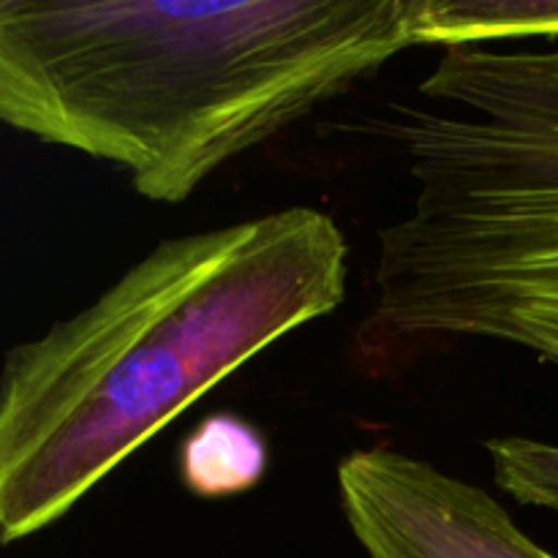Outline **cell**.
I'll use <instances>...</instances> for the list:
<instances>
[{"label": "cell", "mask_w": 558, "mask_h": 558, "mask_svg": "<svg viewBox=\"0 0 558 558\" xmlns=\"http://www.w3.org/2000/svg\"><path fill=\"white\" fill-rule=\"evenodd\" d=\"M423 0H0V123L180 205L420 47Z\"/></svg>", "instance_id": "cell-1"}, {"label": "cell", "mask_w": 558, "mask_h": 558, "mask_svg": "<svg viewBox=\"0 0 558 558\" xmlns=\"http://www.w3.org/2000/svg\"><path fill=\"white\" fill-rule=\"evenodd\" d=\"M349 243L314 207L161 240L0 368V545L63 521L227 376L332 314Z\"/></svg>", "instance_id": "cell-2"}, {"label": "cell", "mask_w": 558, "mask_h": 558, "mask_svg": "<svg viewBox=\"0 0 558 558\" xmlns=\"http://www.w3.org/2000/svg\"><path fill=\"white\" fill-rule=\"evenodd\" d=\"M417 90L450 112L407 107L385 129L417 191L379 229L365 349L477 338L558 368V41L445 49ZM483 447L512 501L558 515V445Z\"/></svg>", "instance_id": "cell-3"}, {"label": "cell", "mask_w": 558, "mask_h": 558, "mask_svg": "<svg viewBox=\"0 0 558 558\" xmlns=\"http://www.w3.org/2000/svg\"><path fill=\"white\" fill-rule=\"evenodd\" d=\"M338 496L368 558H556L485 488L387 447L343 456Z\"/></svg>", "instance_id": "cell-4"}, {"label": "cell", "mask_w": 558, "mask_h": 558, "mask_svg": "<svg viewBox=\"0 0 558 558\" xmlns=\"http://www.w3.org/2000/svg\"><path fill=\"white\" fill-rule=\"evenodd\" d=\"M270 466V450L256 425L218 412L199 420L180 445V483L199 501H221L254 490Z\"/></svg>", "instance_id": "cell-5"}, {"label": "cell", "mask_w": 558, "mask_h": 558, "mask_svg": "<svg viewBox=\"0 0 558 558\" xmlns=\"http://www.w3.org/2000/svg\"><path fill=\"white\" fill-rule=\"evenodd\" d=\"M558 41V0H423L420 47Z\"/></svg>", "instance_id": "cell-6"}]
</instances>
